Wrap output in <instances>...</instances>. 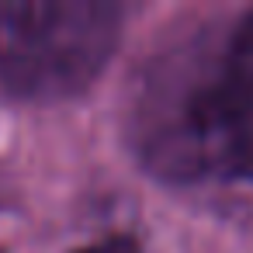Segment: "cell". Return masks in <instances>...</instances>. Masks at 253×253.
<instances>
[{
	"instance_id": "cell-1",
	"label": "cell",
	"mask_w": 253,
	"mask_h": 253,
	"mask_svg": "<svg viewBox=\"0 0 253 253\" xmlns=\"http://www.w3.org/2000/svg\"><path fill=\"white\" fill-rule=\"evenodd\" d=\"M132 135L167 180L253 184V11L156 66L132 108Z\"/></svg>"
},
{
	"instance_id": "cell-2",
	"label": "cell",
	"mask_w": 253,
	"mask_h": 253,
	"mask_svg": "<svg viewBox=\"0 0 253 253\" xmlns=\"http://www.w3.org/2000/svg\"><path fill=\"white\" fill-rule=\"evenodd\" d=\"M108 0H0V84L28 101L80 94L118 45Z\"/></svg>"
},
{
	"instance_id": "cell-3",
	"label": "cell",
	"mask_w": 253,
	"mask_h": 253,
	"mask_svg": "<svg viewBox=\"0 0 253 253\" xmlns=\"http://www.w3.org/2000/svg\"><path fill=\"white\" fill-rule=\"evenodd\" d=\"M77 253H142V250H139V243L132 236L115 232V236H104V239H97V243H90V246H84Z\"/></svg>"
}]
</instances>
